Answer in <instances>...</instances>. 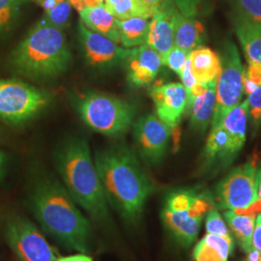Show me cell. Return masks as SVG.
<instances>
[{
	"label": "cell",
	"mask_w": 261,
	"mask_h": 261,
	"mask_svg": "<svg viewBox=\"0 0 261 261\" xmlns=\"http://www.w3.org/2000/svg\"><path fill=\"white\" fill-rule=\"evenodd\" d=\"M94 163L109 205L128 225H139L155 185L136 152L124 143L112 144L96 152Z\"/></svg>",
	"instance_id": "1"
},
{
	"label": "cell",
	"mask_w": 261,
	"mask_h": 261,
	"mask_svg": "<svg viewBox=\"0 0 261 261\" xmlns=\"http://www.w3.org/2000/svg\"><path fill=\"white\" fill-rule=\"evenodd\" d=\"M29 207L48 235L69 250L89 252L90 222L56 179L45 175L38 179L29 196Z\"/></svg>",
	"instance_id": "2"
},
{
	"label": "cell",
	"mask_w": 261,
	"mask_h": 261,
	"mask_svg": "<svg viewBox=\"0 0 261 261\" xmlns=\"http://www.w3.org/2000/svg\"><path fill=\"white\" fill-rule=\"evenodd\" d=\"M55 163L66 190L75 203L89 215L95 224L111 226L110 205L87 140L77 136L66 138L56 148Z\"/></svg>",
	"instance_id": "3"
},
{
	"label": "cell",
	"mask_w": 261,
	"mask_h": 261,
	"mask_svg": "<svg viewBox=\"0 0 261 261\" xmlns=\"http://www.w3.org/2000/svg\"><path fill=\"white\" fill-rule=\"evenodd\" d=\"M71 51L62 29L47 19L39 20L11 56L13 69L30 80L47 81L57 77L68 69Z\"/></svg>",
	"instance_id": "4"
},
{
	"label": "cell",
	"mask_w": 261,
	"mask_h": 261,
	"mask_svg": "<svg viewBox=\"0 0 261 261\" xmlns=\"http://www.w3.org/2000/svg\"><path fill=\"white\" fill-rule=\"evenodd\" d=\"M76 110L90 129L110 137L125 134L130 129L136 115L133 105L99 92L86 94L79 101Z\"/></svg>",
	"instance_id": "5"
},
{
	"label": "cell",
	"mask_w": 261,
	"mask_h": 261,
	"mask_svg": "<svg viewBox=\"0 0 261 261\" xmlns=\"http://www.w3.org/2000/svg\"><path fill=\"white\" fill-rule=\"evenodd\" d=\"M0 230L19 261H56V252L37 226L13 210L0 213Z\"/></svg>",
	"instance_id": "6"
},
{
	"label": "cell",
	"mask_w": 261,
	"mask_h": 261,
	"mask_svg": "<svg viewBox=\"0 0 261 261\" xmlns=\"http://www.w3.org/2000/svg\"><path fill=\"white\" fill-rule=\"evenodd\" d=\"M50 95L18 80L0 79V121L19 125L35 117L50 102Z\"/></svg>",
	"instance_id": "7"
},
{
	"label": "cell",
	"mask_w": 261,
	"mask_h": 261,
	"mask_svg": "<svg viewBox=\"0 0 261 261\" xmlns=\"http://www.w3.org/2000/svg\"><path fill=\"white\" fill-rule=\"evenodd\" d=\"M221 71L216 84V103L211 128L221 124L226 114L240 103L244 93V67L232 42H225L221 51Z\"/></svg>",
	"instance_id": "8"
},
{
	"label": "cell",
	"mask_w": 261,
	"mask_h": 261,
	"mask_svg": "<svg viewBox=\"0 0 261 261\" xmlns=\"http://www.w3.org/2000/svg\"><path fill=\"white\" fill-rule=\"evenodd\" d=\"M253 161L234 168L220 181L215 190V205L220 209L242 210L254 204L258 199Z\"/></svg>",
	"instance_id": "9"
},
{
	"label": "cell",
	"mask_w": 261,
	"mask_h": 261,
	"mask_svg": "<svg viewBox=\"0 0 261 261\" xmlns=\"http://www.w3.org/2000/svg\"><path fill=\"white\" fill-rule=\"evenodd\" d=\"M171 130L154 114L140 117L134 124L136 148L142 161L150 167L160 165L168 153Z\"/></svg>",
	"instance_id": "10"
},
{
	"label": "cell",
	"mask_w": 261,
	"mask_h": 261,
	"mask_svg": "<svg viewBox=\"0 0 261 261\" xmlns=\"http://www.w3.org/2000/svg\"><path fill=\"white\" fill-rule=\"evenodd\" d=\"M77 35L87 63L102 71L121 65L126 48L118 46L109 38L88 29L80 20Z\"/></svg>",
	"instance_id": "11"
},
{
	"label": "cell",
	"mask_w": 261,
	"mask_h": 261,
	"mask_svg": "<svg viewBox=\"0 0 261 261\" xmlns=\"http://www.w3.org/2000/svg\"><path fill=\"white\" fill-rule=\"evenodd\" d=\"M150 97L155 105L157 117L171 130H177L188 105V94L183 84L170 83L154 86Z\"/></svg>",
	"instance_id": "12"
},
{
	"label": "cell",
	"mask_w": 261,
	"mask_h": 261,
	"mask_svg": "<svg viewBox=\"0 0 261 261\" xmlns=\"http://www.w3.org/2000/svg\"><path fill=\"white\" fill-rule=\"evenodd\" d=\"M121 65L125 68L129 83L142 87L154 82L163 62L162 57L156 50L143 45L126 48Z\"/></svg>",
	"instance_id": "13"
},
{
	"label": "cell",
	"mask_w": 261,
	"mask_h": 261,
	"mask_svg": "<svg viewBox=\"0 0 261 261\" xmlns=\"http://www.w3.org/2000/svg\"><path fill=\"white\" fill-rule=\"evenodd\" d=\"M178 11L174 5L158 11L150 19L146 46L156 50L165 59L174 46V28Z\"/></svg>",
	"instance_id": "14"
},
{
	"label": "cell",
	"mask_w": 261,
	"mask_h": 261,
	"mask_svg": "<svg viewBox=\"0 0 261 261\" xmlns=\"http://www.w3.org/2000/svg\"><path fill=\"white\" fill-rule=\"evenodd\" d=\"M238 153L224 127H212L201 155V168L204 171L216 170L229 166Z\"/></svg>",
	"instance_id": "15"
},
{
	"label": "cell",
	"mask_w": 261,
	"mask_h": 261,
	"mask_svg": "<svg viewBox=\"0 0 261 261\" xmlns=\"http://www.w3.org/2000/svg\"><path fill=\"white\" fill-rule=\"evenodd\" d=\"M161 219L170 238L183 248L190 247L196 241L203 220L194 217L190 208L180 212L162 208Z\"/></svg>",
	"instance_id": "16"
},
{
	"label": "cell",
	"mask_w": 261,
	"mask_h": 261,
	"mask_svg": "<svg viewBox=\"0 0 261 261\" xmlns=\"http://www.w3.org/2000/svg\"><path fill=\"white\" fill-rule=\"evenodd\" d=\"M81 21L88 29L109 38L116 44L120 43L116 19L103 6L84 7L79 11Z\"/></svg>",
	"instance_id": "17"
},
{
	"label": "cell",
	"mask_w": 261,
	"mask_h": 261,
	"mask_svg": "<svg viewBox=\"0 0 261 261\" xmlns=\"http://www.w3.org/2000/svg\"><path fill=\"white\" fill-rule=\"evenodd\" d=\"M189 58L198 83L207 84L217 80L221 71V58L214 50L200 46L190 53Z\"/></svg>",
	"instance_id": "18"
},
{
	"label": "cell",
	"mask_w": 261,
	"mask_h": 261,
	"mask_svg": "<svg viewBox=\"0 0 261 261\" xmlns=\"http://www.w3.org/2000/svg\"><path fill=\"white\" fill-rule=\"evenodd\" d=\"M204 37L205 31L200 21L178 12L174 28V46L191 53L200 47Z\"/></svg>",
	"instance_id": "19"
},
{
	"label": "cell",
	"mask_w": 261,
	"mask_h": 261,
	"mask_svg": "<svg viewBox=\"0 0 261 261\" xmlns=\"http://www.w3.org/2000/svg\"><path fill=\"white\" fill-rule=\"evenodd\" d=\"M233 240L216 234L207 233L194 249L196 261H227L233 251Z\"/></svg>",
	"instance_id": "20"
},
{
	"label": "cell",
	"mask_w": 261,
	"mask_h": 261,
	"mask_svg": "<svg viewBox=\"0 0 261 261\" xmlns=\"http://www.w3.org/2000/svg\"><path fill=\"white\" fill-rule=\"evenodd\" d=\"M217 80L208 84L206 92L196 97L188 111L191 113V127L193 130L204 133L212 120L216 103Z\"/></svg>",
	"instance_id": "21"
},
{
	"label": "cell",
	"mask_w": 261,
	"mask_h": 261,
	"mask_svg": "<svg viewBox=\"0 0 261 261\" xmlns=\"http://www.w3.org/2000/svg\"><path fill=\"white\" fill-rule=\"evenodd\" d=\"M234 27L248 61L261 64V25L251 23L236 15Z\"/></svg>",
	"instance_id": "22"
},
{
	"label": "cell",
	"mask_w": 261,
	"mask_h": 261,
	"mask_svg": "<svg viewBox=\"0 0 261 261\" xmlns=\"http://www.w3.org/2000/svg\"><path fill=\"white\" fill-rule=\"evenodd\" d=\"M149 22V19L139 17L127 19H116L117 31L123 47L132 48L145 45Z\"/></svg>",
	"instance_id": "23"
},
{
	"label": "cell",
	"mask_w": 261,
	"mask_h": 261,
	"mask_svg": "<svg viewBox=\"0 0 261 261\" xmlns=\"http://www.w3.org/2000/svg\"><path fill=\"white\" fill-rule=\"evenodd\" d=\"M248 120V102L247 100L237 105L226 114L221 125L227 132L231 139L234 149L239 153L246 140V128Z\"/></svg>",
	"instance_id": "24"
},
{
	"label": "cell",
	"mask_w": 261,
	"mask_h": 261,
	"mask_svg": "<svg viewBox=\"0 0 261 261\" xmlns=\"http://www.w3.org/2000/svg\"><path fill=\"white\" fill-rule=\"evenodd\" d=\"M225 223L230 228L240 248L245 252L252 248V237L255 214H238L232 210H227L224 213Z\"/></svg>",
	"instance_id": "25"
},
{
	"label": "cell",
	"mask_w": 261,
	"mask_h": 261,
	"mask_svg": "<svg viewBox=\"0 0 261 261\" xmlns=\"http://www.w3.org/2000/svg\"><path fill=\"white\" fill-rule=\"evenodd\" d=\"M103 6L117 19H151L156 11L142 0H105Z\"/></svg>",
	"instance_id": "26"
},
{
	"label": "cell",
	"mask_w": 261,
	"mask_h": 261,
	"mask_svg": "<svg viewBox=\"0 0 261 261\" xmlns=\"http://www.w3.org/2000/svg\"><path fill=\"white\" fill-rule=\"evenodd\" d=\"M237 16L261 25V0H234Z\"/></svg>",
	"instance_id": "27"
},
{
	"label": "cell",
	"mask_w": 261,
	"mask_h": 261,
	"mask_svg": "<svg viewBox=\"0 0 261 261\" xmlns=\"http://www.w3.org/2000/svg\"><path fill=\"white\" fill-rule=\"evenodd\" d=\"M72 13V5L68 0H62L54 9L45 12V19L54 27L63 29L68 24Z\"/></svg>",
	"instance_id": "28"
},
{
	"label": "cell",
	"mask_w": 261,
	"mask_h": 261,
	"mask_svg": "<svg viewBox=\"0 0 261 261\" xmlns=\"http://www.w3.org/2000/svg\"><path fill=\"white\" fill-rule=\"evenodd\" d=\"M248 62L249 65L244 70L243 87L247 95H250L261 86V64L255 61Z\"/></svg>",
	"instance_id": "29"
},
{
	"label": "cell",
	"mask_w": 261,
	"mask_h": 261,
	"mask_svg": "<svg viewBox=\"0 0 261 261\" xmlns=\"http://www.w3.org/2000/svg\"><path fill=\"white\" fill-rule=\"evenodd\" d=\"M205 227L207 233L216 234V235L225 237L227 239L233 240L231 234L229 233L227 225L224 223L220 213L215 208L207 212Z\"/></svg>",
	"instance_id": "30"
},
{
	"label": "cell",
	"mask_w": 261,
	"mask_h": 261,
	"mask_svg": "<svg viewBox=\"0 0 261 261\" xmlns=\"http://www.w3.org/2000/svg\"><path fill=\"white\" fill-rule=\"evenodd\" d=\"M25 0H0V31L9 27Z\"/></svg>",
	"instance_id": "31"
},
{
	"label": "cell",
	"mask_w": 261,
	"mask_h": 261,
	"mask_svg": "<svg viewBox=\"0 0 261 261\" xmlns=\"http://www.w3.org/2000/svg\"><path fill=\"white\" fill-rule=\"evenodd\" d=\"M189 56H190L189 51L184 50L176 46H173L165 59L164 66H168L170 70H172L174 73H176L180 76L182 70L189 58Z\"/></svg>",
	"instance_id": "32"
},
{
	"label": "cell",
	"mask_w": 261,
	"mask_h": 261,
	"mask_svg": "<svg viewBox=\"0 0 261 261\" xmlns=\"http://www.w3.org/2000/svg\"><path fill=\"white\" fill-rule=\"evenodd\" d=\"M248 114H250L252 126L258 129L261 125V86L254 92L248 95Z\"/></svg>",
	"instance_id": "33"
},
{
	"label": "cell",
	"mask_w": 261,
	"mask_h": 261,
	"mask_svg": "<svg viewBox=\"0 0 261 261\" xmlns=\"http://www.w3.org/2000/svg\"><path fill=\"white\" fill-rule=\"evenodd\" d=\"M182 84L186 89L187 94L191 91V89L195 86V84L197 83L196 76L194 75L193 71H192V67H191V62H190V58H188L186 64L184 66L182 73L180 75Z\"/></svg>",
	"instance_id": "34"
},
{
	"label": "cell",
	"mask_w": 261,
	"mask_h": 261,
	"mask_svg": "<svg viewBox=\"0 0 261 261\" xmlns=\"http://www.w3.org/2000/svg\"><path fill=\"white\" fill-rule=\"evenodd\" d=\"M252 247L261 251V212L255 220L252 237Z\"/></svg>",
	"instance_id": "35"
},
{
	"label": "cell",
	"mask_w": 261,
	"mask_h": 261,
	"mask_svg": "<svg viewBox=\"0 0 261 261\" xmlns=\"http://www.w3.org/2000/svg\"><path fill=\"white\" fill-rule=\"evenodd\" d=\"M144 3H146L151 8L156 11V13L160 10L165 9L167 7H169L172 4L171 0H142Z\"/></svg>",
	"instance_id": "36"
},
{
	"label": "cell",
	"mask_w": 261,
	"mask_h": 261,
	"mask_svg": "<svg viewBox=\"0 0 261 261\" xmlns=\"http://www.w3.org/2000/svg\"><path fill=\"white\" fill-rule=\"evenodd\" d=\"M56 261H93V259H92V257L89 254L80 252V253L74 254V255L58 257Z\"/></svg>",
	"instance_id": "37"
},
{
	"label": "cell",
	"mask_w": 261,
	"mask_h": 261,
	"mask_svg": "<svg viewBox=\"0 0 261 261\" xmlns=\"http://www.w3.org/2000/svg\"><path fill=\"white\" fill-rule=\"evenodd\" d=\"M34 1L41 6L45 12H47L49 10L54 9L62 0H34Z\"/></svg>",
	"instance_id": "38"
},
{
	"label": "cell",
	"mask_w": 261,
	"mask_h": 261,
	"mask_svg": "<svg viewBox=\"0 0 261 261\" xmlns=\"http://www.w3.org/2000/svg\"><path fill=\"white\" fill-rule=\"evenodd\" d=\"M244 261H261V251L252 247L249 252H246Z\"/></svg>",
	"instance_id": "39"
},
{
	"label": "cell",
	"mask_w": 261,
	"mask_h": 261,
	"mask_svg": "<svg viewBox=\"0 0 261 261\" xmlns=\"http://www.w3.org/2000/svg\"><path fill=\"white\" fill-rule=\"evenodd\" d=\"M255 183H256V190L259 199H261V168L256 169V175H255Z\"/></svg>",
	"instance_id": "40"
},
{
	"label": "cell",
	"mask_w": 261,
	"mask_h": 261,
	"mask_svg": "<svg viewBox=\"0 0 261 261\" xmlns=\"http://www.w3.org/2000/svg\"><path fill=\"white\" fill-rule=\"evenodd\" d=\"M4 169H5V156L0 151V181L2 180L4 175Z\"/></svg>",
	"instance_id": "41"
}]
</instances>
